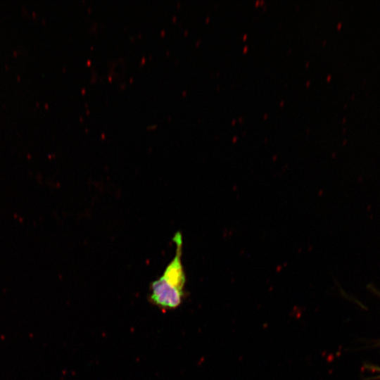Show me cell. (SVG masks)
Instances as JSON below:
<instances>
[{"label": "cell", "instance_id": "cell-1", "mask_svg": "<svg viewBox=\"0 0 380 380\" xmlns=\"http://www.w3.org/2000/svg\"><path fill=\"white\" fill-rule=\"evenodd\" d=\"M173 241L176 244V254L163 274L153 281L150 287L151 303L163 310L177 308L184 296L186 275L182 263V239L179 232L175 234Z\"/></svg>", "mask_w": 380, "mask_h": 380}]
</instances>
